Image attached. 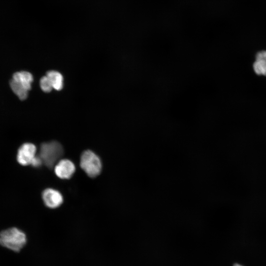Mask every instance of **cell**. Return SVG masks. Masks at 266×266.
<instances>
[{
    "label": "cell",
    "mask_w": 266,
    "mask_h": 266,
    "mask_svg": "<svg viewBox=\"0 0 266 266\" xmlns=\"http://www.w3.org/2000/svg\"><path fill=\"white\" fill-rule=\"evenodd\" d=\"M26 243V234L17 228H10L0 233V244L14 252L20 251Z\"/></svg>",
    "instance_id": "6da1fadb"
},
{
    "label": "cell",
    "mask_w": 266,
    "mask_h": 266,
    "mask_svg": "<svg viewBox=\"0 0 266 266\" xmlns=\"http://www.w3.org/2000/svg\"><path fill=\"white\" fill-rule=\"evenodd\" d=\"M63 152L61 144L57 141H52L41 144L38 156L43 164L47 167L52 168L62 157Z\"/></svg>",
    "instance_id": "7a4b0ae2"
},
{
    "label": "cell",
    "mask_w": 266,
    "mask_h": 266,
    "mask_svg": "<svg viewBox=\"0 0 266 266\" xmlns=\"http://www.w3.org/2000/svg\"><path fill=\"white\" fill-rule=\"evenodd\" d=\"M80 165L87 175L92 178L99 175L102 168L101 160L99 157L89 150H86L82 153Z\"/></svg>",
    "instance_id": "3957f363"
},
{
    "label": "cell",
    "mask_w": 266,
    "mask_h": 266,
    "mask_svg": "<svg viewBox=\"0 0 266 266\" xmlns=\"http://www.w3.org/2000/svg\"><path fill=\"white\" fill-rule=\"evenodd\" d=\"M36 147L32 143H25L18 149L17 160L21 165H30L32 160L36 156Z\"/></svg>",
    "instance_id": "277c9868"
},
{
    "label": "cell",
    "mask_w": 266,
    "mask_h": 266,
    "mask_svg": "<svg viewBox=\"0 0 266 266\" xmlns=\"http://www.w3.org/2000/svg\"><path fill=\"white\" fill-rule=\"evenodd\" d=\"M42 198L45 205L52 209L59 207L63 201L61 193L52 188L45 189L42 193Z\"/></svg>",
    "instance_id": "5b68a950"
},
{
    "label": "cell",
    "mask_w": 266,
    "mask_h": 266,
    "mask_svg": "<svg viewBox=\"0 0 266 266\" xmlns=\"http://www.w3.org/2000/svg\"><path fill=\"white\" fill-rule=\"evenodd\" d=\"M75 171L74 164L68 159H62L58 161L54 167L56 175L61 179H69Z\"/></svg>",
    "instance_id": "8992f818"
},
{
    "label": "cell",
    "mask_w": 266,
    "mask_h": 266,
    "mask_svg": "<svg viewBox=\"0 0 266 266\" xmlns=\"http://www.w3.org/2000/svg\"><path fill=\"white\" fill-rule=\"evenodd\" d=\"M253 69L257 74L266 76V51H262L257 54Z\"/></svg>",
    "instance_id": "52a82bcc"
},
{
    "label": "cell",
    "mask_w": 266,
    "mask_h": 266,
    "mask_svg": "<svg viewBox=\"0 0 266 266\" xmlns=\"http://www.w3.org/2000/svg\"><path fill=\"white\" fill-rule=\"evenodd\" d=\"M12 79L20 82L28 91L31 89L33 81L32 74L26 71H21L13 74Z\"/></svg>",
    "instance_id": "ba28073f"
},
{
    "label": "cell",
    "mask_w": 266,
    "mask_h": 266,
    "mask_svg": "<svg viewBox=\"0 0 266 266\" xmlns=\"http://www.w3.org/2000/svg\"><path fill=\"white\" fill-rule=\"evenodd\" d=\"M46 76L50 79L53 89L59 91L63 87V77L59 72L50 70L46 73Z\"/></svg>",
    "instance_id": "9c48e42d"
},
{
    "label": "cell",
    "mask_w": 266,
    "mask_h": 266,
    "mask_svg": "<svg viewBox=\"0 0 266 266\" xmlns=\"http://www.w3.org/2000/svg\"><path fill=\"white\" fill-rule=\"evenodd\" d=\"M10 86L19 99L24 100L27 98L28 91L20 82L12 79L10 82Z\"/></svg>",
    "instance_id": "30bf717a"
},
{
    "label": "cell",
    "mask_w": 266,
    "mask_h": 266,
    "mask_svg": "<svg viewBox=\"0 0 266 266\" xmlns=\"http://www.w3.org/2000/svg\"><path fill=\"white\" fill-rule=\"evenodd\" d=\"M40 86L42 90L46 93L50 92L53 89L50 79L46 75L41 78Z\"/></svg>",
    "instance_id": "8fae6325"
},
{
    "label": "cell",
    "mask_w": 266,
    "mask_h": 266,
    "mask_svg": "<svg viewBox=\"0 0 266 266\" xmlns=\"http://www.w3.org/2000/svg\"><path fill=\"white\" fill-rule=\"evenodd\" d=\"M43 164L42 161L40 157L38 155L33 158L32 160L31 165L34 167H38Z\"/></svg>",
    "instance_id": "7c38bea8"
},
{
    "label": "cell",
    "mask_w": 266,
    "mask_h": 266,
    "mask_svg": "<svg viewBox=\"0 0 266 266\" xmlns=\"http://www.w3.org/2000/svg\"><path fill=\"white\" fill-rule=\"evenodd\" d=\"M233 266H243L242 265H241L239 264H235Z\"/></svg>",
    "instance_id": "4fadbf2b"
}]
</instances>
